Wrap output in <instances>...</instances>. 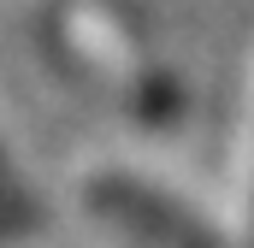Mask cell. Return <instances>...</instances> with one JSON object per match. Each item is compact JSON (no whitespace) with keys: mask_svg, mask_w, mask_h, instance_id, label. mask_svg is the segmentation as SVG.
Masks as SVG:
<instances>
[{"mask_svg":"<svg viewBox=\"0 0 254 248\" xmlns=\"http://www.w3.org/2000/svg\"><path fill=\"white\" fill-rule=\"evenodd\" d=\"M95 207L107 219H119L125 231H136L142 243H154V248H219L184 207H172L166 195H154L136 178H95Z\"/></svg>","mask_w":254,"mask_h":248,"instance_id":"6da1fadb","label":"cell"},{"mask_svg":"<svg viewBox=\"0 0 254 248\" xmlns=\"http://www.w3.org/2000/svg\"><path fill=\"white\" fill-rule=\"evenodd\" d=\"M36 225V207L24 201V189L12 184V172L0 166V237H18V231H30Z\"/></svg>","mask_w":254,"mask_h":248,"instance_id":"7a4b0ae2","label":"cell"}]
</instances>
